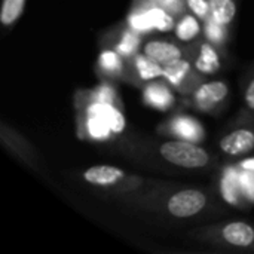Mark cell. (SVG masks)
Instances as JSON below:
<instances>
[{
  "label": "cell",
  "mask_w": 254,
  "mask_h": 254,
  "mask_svg": "<svg viewBox=\"0 0 254 254\" xmlns=\"http://www.w3.org/2000/svg\"><path fill=\"white\" fill-rule=\"evenodd\" d=\"M244 104H246L247 110L254 112V73L249 79L246 89H244Z\"/></svg>",
  "instance_id": "4316f807"
},
{
  "label": "cell",
  "mask_w": 254,
  "mask_h": 254,
  "mask_svg": "<svg viewBox=\"0 0 254 254\" xmlns=\"http://www.w3.org/2000/svg\"><path fill=\"white\" fill-rule=\"evenodd\" d=\"M229 86L223 80H210L202 82L192 92L193 107L204 113H216L228 100Z\"/></svg>",
  "instance_id": "ba28073f"
},
{
  "label": "cell",
  "mask_w": 254,
  "mask_h": 254,
  "mask_svg": "<svg viewBox=\"0 0 254 254\" xmlns=\"http://www.w3.org/2000/svg\"><path fill=\"white\" fill-rule=\"evenodd\" d=\"M240 182H241V190L244 195L246 202L254 204V173L253 171H244L240 170Z\"/></svg>",
  "instance_id": "d4e9b609"
},
{
  "label": "cell",
  "mask_w": 254,
  "mask_h": 254,
  "mask_svg": "<svg viewBox=\"0 0 254 254\" xmlns=\"http://www.w3.org/2000/svg\"><path fill=\"white\" fill-rule=\"evenodd\" d=\"M76 131L79 138L89 140V141H110L116 137L115 131L103 118L83 112L76 110Z\"/></svg>",
  "instance_id": "30bf717a"
},
{
  "label": "cell",
  "mask_w": 254,
  "mask_h": 254,
  "mask_svg": "<svg viewBox=\"0 0 254 254\" xmlns=\"http://www.w3.org/2000/svg\"><path fill=\"white\" fill-rule=\"evenodd\" d=\"M158 132L170 138L186 140L193 143H201L205 138V129L201 122L183 113L174 115L168 121L162 122V125H159L158 128Z\"/></svg>",
  "instance_id": "52a82bcc"
},
{
  "label": "cell",
  "mask_w": 254,
  "mask_h": 254,
  "mask_svg": "<svg viewBox=\"0 0 254 254\" xmlns=\"http://www.w3.org/2000/svg\"><path fill=\"white\" fill-rule=\"evenodd\" d=\"M220 150L234 158L246 156L254 150V127L241 125L226 132L219 143Z\"/></svg>",
  "instance_id": "7c38bea8"
},
{
  "label": "cell",
  "mask_w": 254,
  "mask_h": 254,
  "mask_svg": "<svg viewBox=\"0 0 254 254\" xmlns=\"http://www.w3.org/2000/svg\"><path fill=\"white\" fill-rule=\"evenodd\" d=\"M128 63L134 83H147L164 76V65L144 52L135 54Z\"/></svg>",
  "instance_id": "4fadbf2b"
},
{
  "label": "cell",
  "mask_w": 254,
  "mask_h": 254,
  "mask_svg": "<svg viewBox=\"0 0 254 254\" xmlns=\"http://www.w3.org/2000/svg\"><path fill=\"white\" fill-rule=\"evenodd\" d=\"M27 0H3L0 9V22L3 27H12L22 15Z\"/></svg>",
  "instance_id": "7402d4cb"
},
{
  "label": "cell",
  "mask_w": 254,
  "mask_h": 254,
  "mask_svg": "<svg viewBox=\"0 0 254 254\" xmlns=\"http://www.w3.org/2000/svg\"><path fill=\"white\" fill-rule=\"evenodd\" d=\"M220 49L208 40L196 42L192 48L186 49V58H189L193 67L205 77L216 74L222 67Z\"/></svg>",
  "instance_id": "9c48e42d"
},
{
  "label": "cell",
  "mask_w": 254,
  "mask_h": 254,
  "mask_svg": "<svg viewBox=\"0 0 254 254\" xmlns=\"http://www.w3.org/2000/svg\"><path fill=\"white\" fill-rule=\"evenodd\" d=\"M88 97H91L92 100H97V101H103V103H109V104H113V106H118V107H122V101H121V97L116 91V88L110 83V82H103L100 85H97L95 88L92 89H85Z\"/></svg>",
  "instance_id": "603a6c76"
},
{
  "label": "cell",
  "mask_w": 254,
  "mask_h": 254,
  "mask_svg": "<svg viewBox=\"0 0 254 254\" xmlns=\"http://www.w3.org/2000/svg\"><path fill=\"white\" fill-rule=\"evenodd\" d=\"M82 180L109 195H131L146 186V179L113 165H94L82 171Z\"/></svg>",
  "instance_id": "3957f363"
},
{
  "label": "cell",
  "mask_w": 254,
  "mask_h": 254,
  "mask_svg": "<svg viewBox=\"0 0 254 254\" xmlns=\"http://www.w3.org/2000/svg\"><path fill=\"white\" fill-rule=\"evenodd\" d=\"M220 192L223 198L226 199L228 204L234 207H243L246 205V199L241 190V182H240V168L237 167H229L225 170L222 176V183H220Z\"/></svg>",
  "instance_id": "2e32d148"
},
{
  "label": "cell",
  "mask_w": 254,
  "mask_h": 254,
  "mask_svg": "<svg viewBox=\"0 0 254 254\" xmlns=\"http://www.w3.org/2000/svg\"><path fill=\"white\" fill-rule=\"evenodd\" d=\"M127 25L129 28H132L134 31L140 33V34H149V33L155 31V28L152 27V24H150L144 9L138 3H134L131 12L128 13Z\"/></svg>",
  "instance_id": "cb8c5ba5"
},
{
  "label": "cell",
  "mask_w": 254,
  "mask_h": 254,
  "mask_svg": "<svg viewBox=\"0 0 254 254\" xmlns=\"http://www.w3.org/2000/svg\"><path fill=\"white\" fill-rule=\"evenodd\" d=\"M143 52L161 63L162 65L170 64L176 60L186 57V48L179 43L164 40V39H150L143 45Z\"/></svg>",
  "instance_id": "9a60e30c"
},
{
  "label": "cell",
  "mask_w": 254,
  "mask_h": 254,
  "mask_svg": "<svg viewBox=\"0 0 254 254\" xmlns=\"http://www.w3.org/2000/svg\"><path fill=\"white\" fill-rule=\"evenodd\" d=\"M0 143L4 150L16 158L21 164L33 170L34 173H42V162L34 146L13 127L6 122H0Z\"/></svg>",
  "instance_id": "5b68a950"
},
{
  "label": "cell",
  "mask_w": 254,
  "mask_h": 254,
  "mask_svg": "<svg viewBox=\"0 0 254 254\" xmlns=\"http://www.w3.org/2000/svg\"><path fill=\"white\" fill-rule=\"evenodd\" d=\"M141 36L140 33L134 31L132 28H129L128 25L124 27L119 34H118V40L115 42V45L112 48H115L124 58L131 60L135 54H138L140 46H141Z\"/></svg>",
  "instance_id": "ac0fdd59"
},
{
  "label": "cell",
  "mask_w": 254,
  "mask_h": 254,
  "mask_svg": "<svg viewBox=\"0 0 254 254\" xmlns=\"http://www.w3.org/2000/svg\"><path fill=\"white\" fill-rule=\"evenodd\" d=\"M162 77L174 91L183 95H192V92L205 80V76L201 74L186 57L165 64Z\"/></svg>",
  "instance_id": "8992f818"
},
{
  "label": "cell",
  "mask_w": 254,
  "mask_h": 254,
  "mask_svg": "<svg viewBox=\"0 0 254 254\" xmlns=\"http://www.w3.org/2000/svg\"><path fill=\"white\" fill-rule=\"evenodd\" d=\"M158 201L137 198L135 204L156 210L173 219H192L201 214L210 205V196L205 190L196 188H177L165 195L158 193Z\"/></svg>",
  "instance_id": "7a4b0ae2"
},
{
  "label": "cell",
  "mask_w": 254,
  "mask_h": 254,
  "mask_svg": "<svg viewBox=\"0 0 254 254\" xmlns=\"http://www.w3.org/2000/svg\"><path fill=\"white\" fill-rule=\"evenodd\" d=\"M188 237L198 243L226 252H254V226L241 222H223L192 229Z\"/></svg>",
  "instance_id": "6da1fadb"
},
{
  "label": "cell",
  "mask_w": 254,
  "mask_h": 254,
  "mask_svg": "<svg viewBox=\"0 0 254 254\" xmlns=\"http://www.w3.org/2000/svg\"><path fill=\"white\" fill-rule=\"evenodd\" d=\"M95 71L100 77L104 79L132 82L128 60L124 58L115 48H106L100 52L95 64Z\"/></svg>",
  "instance_id": "8fae6325"
},
{
  "label": "cell",
  "mask_w": 254,
  "mask_h": 254,
  "mask_svg": "<svg viewBox=\"0 0 254 254\" xmlns=\"http://www.w3.org/2000/svg\"><path fill=\"white\" fill-rule=\"evenodd\" d=\"M141 98H143V103L146 106H149L155 110H159V112L170 110L176 103L173 88L167 82L164 83V82H159L158 79L147 82L143 86Z\"/></svg>",
  "instance_id": "5bb4252c"
},
{
  "label": "cell",
  "mask_w": 254,
  "mask_h": 254,
  "mask_svg": "<svg viewBox=\"0 0 254 254\" xmlns=\"http://www.w3.org/2000/svg\"><path fill=\"white\" fill-rule=\"evenodd\" d=\"M202 34H204L205 40H208L210 43H213L223 52L225 46L228 43V39H229V25L220 24L210 16L204 21Z\"/></svg>",
  "instance_id": "ffe728a7"
},
{
  "label": "cell",
  "mask_w": 254,
  "mask_h": 254,
  "mask_svg": "<svg viewBox=\"0 0 254 254\" xmlns=\"http://www.w3.org/2000/svg\"><path fill=\"white\" fill-rule=\"evenodd\" d=\"M210 3V16L225 25H231L237 15V1L235 0H208Z\"/></svg>",
  "instance_id": "44dd1931"
},
{
  "label": "cell",
  "mask_w": 254,
  "mask_h": 254,
  "mask_svg": "<svg viewBox=\"0 0 254 254\" xmlns=\"http://www.w3.org/2000/svg\"><path fill=\"white\" fill-rule=\"evenodd\" d=\"M202 31L201 27V19L198 16H195L193 13H185L180 16V19H177L176 27H174V33L176 37L180 42H193Z\"/></svg>",
  "instance_id": "d6986e66"
},
{
  "label": "cell",
  "mask_w": 254,
  "mask_h": 254,
  "mask_svg": "<svg viewBox=\"0 0 254 254\" xmlns=\"http://www.w3.org/2000/svg\"><path fill=\"white\" fill-rule=\"evenodd\" d=\"M238 168H240V170H244V171H253L254 173V158L243 159V161L238 164Z\"/></svg>",
  "instance_id": "83f0119b"
},
{
  "label": "cell",
  "mask_w": 254,
  "mask_h": 254,
  "mask_svg": "<svg viewBox=\"0 0 254 254\" xmlns=\"http://www.w3.org/2000/svg\"><path fill=\"white\" fill-rule=\"evenodd\" d=\"M188 10L198 16L202 22L210 18V3L208 0H185Z\"/></svg>",
  "instance_id": "484cf974"
},
{
  "label": "cell",
  "mask_w": 254,
  "mask_h": 254,
  "mask_svg": "<svg viewBox=\"0 0 254 254\" xmlns=\"http://www.w3.org/2000/svg\"><path fill=\"white\" fill-rule=\"evenodd\" d=\"M158 152L162 161L183 170H204L213 164L210 152L193 141L171 138L161 143Z\"/></svg>",
  "instance_id": "277c9868"
},
{
  "label": "cell",
  "mask_w": 254,
  "mask_h": 254,
  "mask_svg": "<svg viewBox=\"0 0 254 254\" xmlns=\"http://www.w3.org/2000/svg\"><path fill=\"white\" fill-rule=\"evenodd\" d=\"M135 3H138L144 9L146 15H147V18H149V21H150V24H152V27L155 30H158V31H171V30H174L176 22H177L176 16L171 15L162 6H159L156 1L135 0Z\"/></svg>",
  "instance_id": "e0dca14e"
}]
</instances>
